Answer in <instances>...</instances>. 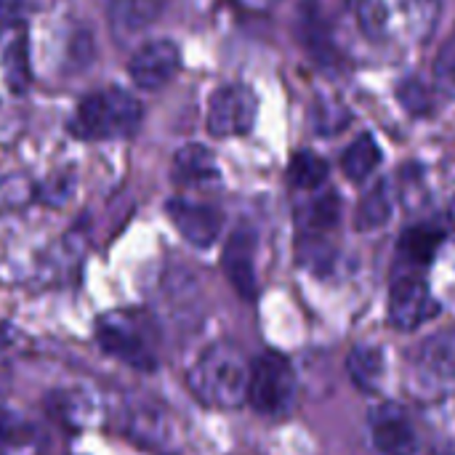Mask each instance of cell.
<instances>
[{
	"label": "cell",
	"instance_id": "6",
	"mask_svg": "<svg viewBox=\"0 0 455 455\" xmlns=\"http://www.w3.org/2000/svg\"><path fill=\"white\" fill-rule=\"evenodd\" d=\"M371 445L379 455H419L421 437L413 416L400 403H381L368 416Z\"/></svg>",
	"mask_w": 455,
	"mask_h": 455
},
{
	"label": "cell",
	"instance_id": "27",
	"mask_svg": "<svg viewBox=\"0 0 455 455\" xmlns=\"http://www.w3.org/2000/svg\"><path fill=\"white\" fill-rule=\"evenodd\" d=\"M11 339V333L5 328H0V405L3 400L8 397L11 392V384H13V373H11V363L5 357V341Z\"/></svg>",
	"mask_w": 455,
	"mask_h": 455
},
{
	"label": "cell",
	"instance_id": "29",
	"mask_svg": "<svg viewBox=\"0 0 455 455\" xmlns=\"http://www.w3.org/2000/svg\"><path fill=\"white\" fill-rule=\"evenodd\" d=\"M405 91H411V99H403L408 104L411 112H421L427 107V99H424V88L419 83H405Z\"/></svg>",
	"mask_w": 455,
	"mask_h": 455
},
{
	"label": "cell",
	"instance_id": "28",
	"mask_svg": "<svg viewBox=\"0 0 455 455\" xmlns=\"http://www.w3.org/2000/svg\"><path fill=\"white\" fill-rule=\"evenodd\" d=\"M400 3H403V8L413 19H427L435 11V5H437V0H400Z\"/></svg>",
	"mask_w": 455,
	"mask_h": 455
},
{
	"label": "cell",
	"instance_id": "30",
	"mask_svg": "<svg viewBox=\"0 0 455 455\" xmlns=\"http://www.w3.org/2000/svg\"><path fill=\"white\" fill-rule=\"evenodd\" d=\"M243 5H248V8H256V11H264V8H269V5H275L277 0H240Z\"/></svg>",
	"mask_w": 455,
	"mask_h": 455
},
{
	"label": "cell",
	"instance_id": "13",
	"mask_svg": "<svg viewBox=\"0 0 455 455\" xmlns=\"http://www.w3.org/2000/svg\"><path fill=\"white\" fill-rule=\"evenodd\" d=\"M168 0H109V29L117 43H128L157 21Z\"/></svg>",
	"mask_w": 455,
	"mask_h": 455
},
{
	"label": "cell",
	"instance_id": "10",
	"mask_svg": "<svg viewBox=\"0 0 455 455\" xmlns=\"http://www.w3.org/2000/svg\"><path fill=\"white\" fill-rule=\"evenodd\" d=\"M181 69V51L173 40H147L128 61L131 80L144 91H160Z\"/></svg>",
	"mask_w": 455,
	"mask_h": 455
},
{
	"label": "cell",
	"instance_id": "12",
	"mask_svg": "<svg viewBox=\"0 0 455 455\" xmlns=\"http://www.w3.org/2000/svg\"><path fill=\"white\" fill-rule=\"evenodd\" d=\"M165 211L181 237L195 248H211L216 243L221 232V213L216 208L189 200H171Z\"/></svg>",
	"mask_w": 455,
	"mask_h": 455
},
{
	"label": "cell",
	"instance_id": "25",
	"mask_svg": "<svg viewBox=\"0 0 455 455\" xmlns=\"http://www.w3.org/2000/svg\"><path fill=\"white\" fill-rule=\"evenodd\" d=\"M435 80L445 93L455 96V35L448 37V43L440 48L435 59Z\"/></svg>",
	"mask_w": 455,
	"mask_h": 455
},
{
	"label": "cell",
	"instance_id": "16",
	"mask_svg": "<svg viewBox=\"0 0 455 455\" xmlns=\"http://www.w3.org/2000/svg\"><path fill=\"white\" fill-rule=\"evenodd\" d=\"M125 432L141 445H160L168 435V416L152 403H136L125 413Z\"/></svg>",
	"mask_w": 455,
	"mask_h": 455
},
{
	"label": "cell",
	"instance_id": "17",
	"mask_svg": "<svg viewBox=\"0 0 455 455\" xmlns=\"http://www.w3.org/2000/svg\"><path fill=\"white\" fill-rule=\"evenodd\" d=\"M392 213H395L392 189L387 181H376L371 187V192H365L357 205V229H363V232L381 229V227H387Z\"/></svg>",
	"mask_w": 455,
	"mask_h": 455
},
{
	"label": "cell",
	"instance_id": "24",
	"mask_svg": "<svg viewBox=\"0 0 455 455\" xmlns=\"http://www.w3.org/2000/svg\"><path fill=\"white\" fill-rule=\"evenodd\" d=\"M29 197H32V187L27 179H21V176H3L0 179V213L24 205Z\"/></svg>",
	"mask_w": 455,
	"mask_h": 455
},
{
	"label": "cell",
	"instance_id": "1",
	"mask_svg": "<svg viewBox=\"0 0 455 455\" xmlns=\"http://www.w3.org/2000/svg\"><path fill=\"white\" fill-rule=\"evenodd\" d=\"M187 384L203 405L224 411L240 408L248 403L251 360L235 344H213L195 360L187 373Z\"/></svg>",
	"mask_w": 455,
	"mask_h": 455
},
{
	"label": "cell",
	"instance_id": "20",
	"mask_svg": "<svg viewBox=\"0 0 455 455\" xmlns=\"http://www.w3.org/2000/svg\"><path fill=\"white\" fill-rule=\"evenodd\" d=\"M29 0H0V64L24 35V13Z\"/></svg>",
	"mask_w": 455,
	"mask_h": 455
},
{
	"label": "cell",
	"instance_id": "5",
	"mask_svg": "<svg viewBox=\"0 0 455 455\" xmlns=\"http://www.w3.org/2000/svg\"><path fill=\"white\" fill-rule=\"evenodd\" d=\"M96 344L101 347V352L128 368L136 371H155L157 368V357L149 347V341L144 339L139 323L131 315L123 312H112L104 315L96 323Z\"/></svg>",
	"mask_w": 455,
	"mask_h": 455
},
{
	"label": "cell",
	"instance_id": "8",
	"mask_svg": "<svg viewBox=\"0 0 455 455\" xmlns=\"http://www.w3.org/2000/svg\"><path fill=\"white\" fill-rule=\"evenodd\" d=\"M259 101L248 85H221L208 101V131L219 139L243 136L253 128Z\"/></svg>",
	"mask_w": 455,
	"mask_h": 455
},
{
	"label": "cell",
	"instance_id": "4",
	"mask_svg": "<svg viewBox=\"0 0 455 455\" xmlns=\"http://www.w3.org/2000/svg\"><path fill=\"white\" fill-rule=\"evenodd\" d=\"M248 403L259 413L272 416V419L288 416L293 411V405H296V373L283 355L267 352L251 363Z\"/></svg>",
	"mask_w": 455,
	"mask_h": 455
},
{
	"label": "cell",
	"instance_id": "14",
	"mask_svg": "<svg viewBox=\"0 0 455 455\" xmlns=\"http://www.w3.org/2000/svg\"><path fill=\"white\" fill-rule=\"evenodd\" d=\"M219 163L203 144H187L173 157V181L179 187H205L219 181Z\"/></svg>",
	"mask_w": 455,
	"mask_h": 455
},
{
	"label": "cell",
	"instance_id": "7",
	"mask_svg": "<svg viewBox=\"0 0 455 455\" xmlns=\"http://www.w3.org/2000/svg\"><path fill=\"white\" fill-rule=\"evenodd\" d=\"M440 312L437 299L432 296L427 280L413 269L395 277L389 291V320L400 331H416L427 325Z\"/></svg>",
	"mask_w": 455,
	"mask_h": 455
},
{
	"label": "cell",
	"instance_id": "15",
	"mask_svg": "<svg viewBox=\"0 0 455 455\" xmlns=\"http://www.w3.org/2000/svg\"><path fill=\"white\" fill-rule=\"evenodd\" d=\"M347 371L352 384L365 395H379L387 379V360L379 347L357 344L347 357Z\"/></svg>",
	"mask_w": 455,
	"mask_h": 455
},
{
	"label": "cell",
	"instance_id": "19",
	"mask_svg": "<svg viewBox=\"0 0 455 455\" xmlns=\"http://www.w3.org/2000/svg\"><path fill=\"white\" fill-rule=\"evenodd\" d=\"M443 235L435 229V227H416V229H408L400 240V256L403 261L416 272L419 267H427L435 253H437V245H440Z\"/></svg>",
	"mask_w": 455,
	"mask_h": 455
},
{
	"label": "cell",
	"instance_id": "18",
	"mask_svg": "<svg viewBox=\"0 0 455 455\" xmlns=\"http://www.w3.org/2000/svg\"><path fill=\"white\" fill-rule=\"evenodd\" d=\"M379 163H381V149H379V144H376V139H373L371 133L357 136V139L347 147V152H344V157H341L344 173H347L352 181H365V179H371V173L379 168Z\"/></svg>",
	"mask_w": 455,
	"mask_h": 455
},
{
	"label": "cell",
	"instance_id": "21",
	"mask_svg": "<svg viewBox=\"0 0 455 455\" xmlns=\"http://www.w3.org/2000/svg\"><path fill=\"white\" fill-rule=\"evenodd\" d=\"M288 179L296 189H307V192L320 189L328 179V163L315 152H299L291 160Z\"/></svg>",
	"mask_w": 455,
	"mask_h": 455
},
{
	"label": "cell",
	"instance_id": "9",
	"mask_svg": "<svg viewBox=\"0 0 455 455\" xmlns=\"http://www.w3.org/2000/svg\"><path fill=\"white\" fill-rule=\"evenodd\" d=\"M45 411L59 427L69 432H85L101 424L104 400L88 384H69V387L53 389L45 397Z\"/></svg>",
	"mask_w": 455,
	"mask_h": 455
},
{
	"label": "cell",
	"instance_id": "11",
	"mask_svg": "<svg viewBox=\"0 0 455 455\" xmlns=\"http://www.w3.org/2000/svg\"><path fill=\"white\" fill-rule=\"evenodd\" d=\"M256 229L243 224L232 232V237L227 240L224 248V272L232 283V288L243 296V299H253L256 296Z\"/></svg>",
	"mask_w": 455,
	"mask_h": 455
},
{
	"label": "cell",
	"instance_id": "26",
	"mask_svg": "<svg viewBox=\"0 0 455 455\" xmlns=\"http://www.w3.org/2000/svg\"><path fill=\"white\" fill-rule=\"evenodd\" d=\"M32 437H35V429L27 419L0 411V440L11 445H27Z\"/></svg>",
	"mask_w": 455,
	"mask_h": 455
},
{
	"label": "cell",
	"instance_id": "22",
	"mask_svg": "<svg viewBox=\"0 0 455 455\" xmlns=\"http://www.w3.org/2000/svg\"><path fill=\"white\" fill-rule=\"evenodd\" d=\"M304 213H307L304 221H307V229H309V232H328V229H333L336 221H339V197H336L333 192L320 195V197H315V200L307 205Z\"/></svg>",
	"mask_w": 455,
	"mask_h": 455
},
{
	"label": "cell",
	"instance_id": "2",
	"mask_svg": "<svg viewBox=\"0 0 455 455\" xmlns=\"http://www.w3.org/2000/svg\"><path fill=\"white\" fill-rule=\"evenodd\" d=\"M141 104L123 88H107L85 96L72 117V131L80 139H125L141 125Z\"/></svg>",
	"mask_w": 455,
	"mask_h": 455
},
{
	"label": "cell",
	"instance_id": "23",
	"mask_svg": "<svg viewBox=\"0 0 455 455\" xmlns=\"http://www.w3.org/2000/svg\"><path fill=\"white\" fill-rule=\"evenodd\" d=\"M357 16H360L363 29L371 37H381L387 32V19H389L387 0H360L357 3Z\"/></svg>",
	"mask_w": 455,
	"mask_h": 455
},
{
	"label": "cell",
	"instance_id": "3",
	"mask_svg": "<svg viewBox=\"0 0 455 455\" xmlns=\"http://www.w3.org/2000/svg\"><path fill=\"white\" fill-rule=\"evenodd\" d=\"M411 387L421 397H445L455 392V331L424 339L411 352Z\"/></svg>",
	"mask_w": 455,
	"mask_h": 455
}]
</instances>
